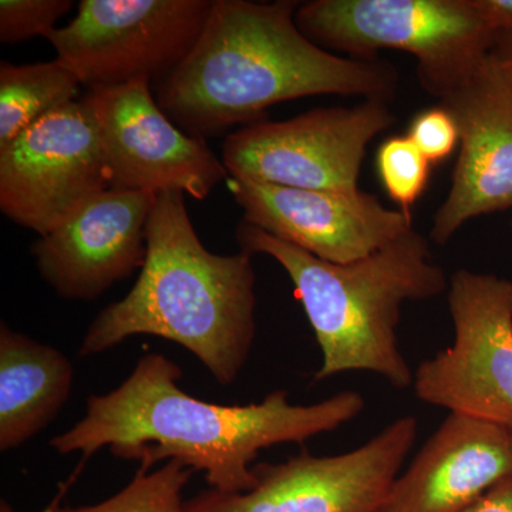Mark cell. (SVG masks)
Listing matches in <instances>:
<instances>
[{"label": "cell", "instance_id": "cell-1", "mask_svg": "<svg viewBox=\"0 0 512 512\" xmlns=\"http://www.w3.org/2000/svg\"><path fill=\"white\" fill-rule=\"evenodd\" d=\"M183 370L160 353L138 360L117 389L93 394L86 413L66 433L53 437L56 453H80L82 461L109 447L121 460L151 471L178 460L205 474L221 493H247L256 484L254 461L264 448L303 444L338 430L365 409L357 392H340L313 404H292L285 390L261 403L215 404L195 399L180 387Z\"/></svg>", "mask_w": 512, "mask_h": 512}, {"label": "cell", "instance_id": "cell-2", "mask_svg": "<svg viewBox=\"0 0 512 512\" xmlns=\"http://www.w3.org/2000/svg\"><path fill=\"white\" fill-rule=\"evenodd\" d=\"M301 2L214 0L190 55L157 86V103L175 126L207 140L264 120L282 101L319 94L390 101L399 72L383 60L335 55L296 25Z\"/></svg>", "mask_w": 512, "mask_h": 512}, {"label": "cell", "instance_id": "cell-3", "mask_svg": "<svg viewBox=\"0 0 512 512\" xmlns=\"http://www.w3.org/2000/svg\"><path fill=\"white\" fill-rule=\"evenodd\" d=\"M146 235L136 284L96 316L79 355H99L150 335L183 346L222 386L237 382L256 335L252 255L208 251L181 191L157 195Z\"/></svg>", "mask_w": 512, "mask_h": 512}, {"label": "cell", "instance_id": "cell-4", "mask_svg": "<svg viewBox=\"0 0 512 512\" xmlns=\"http://www.w3.org/2000/svg\"><path fill=\"white\" fill-rule=\"evenodd\" d=\"M235 234L241 251L271 256L291 278L322 352L315 382L372 372L396 389L413 386L397 340L403 303L427 301L447 289L426 237L412 228L366 258L333 264L248 222Z\"/></svg>", "mask_w": 512, "mask_h": 512}, {"label": "cell", "instance_id": "cell-5", "mask_svg": "<svg viewBox=\"0 0 512 512\" xmlns=\"http://www.w3.org/2000/svg\"><path fill=\"white\" fill-rule=\"evenodd\" d=\"M295 20L335 55L377 60L382 49L409 53L421 87L440 100L484 62L495 36L473 0H312L299 5Z\"/></svg>", "mask_w": 512, "mask_h": 512}, {"label": "cell", "instance_id": "cell-6", "mask_svg": "<svg viewBox=\"0 0 512 512\" xmlns=\"http://www.w3.org/2000/svg\"><path fill=\"white\" fill-rule=\"evenodd\" d=\"M214 0H82L46 36L89 92L134 82L160 86L197 45Z\"/></svg>", "mask_w": 512, "mask_h": 512}, {"label": "cell", "instance_id": "cell-7", "mask_svg": "<svg viewBox=\"0 0 512 512\" xmlns=\"http://www.w3.org/2000/svg\"><path fill=\"white\" fill-rule=\"evenodd\" d=\"M389 101L319 107L284 121L262 120L228 134L222 163L239 180L356 191L367 146L396 123Z\"/></svg>", "mask_w": 512, "mask_h": 512}, {"label": "cell", "instance_id": "cell-8", "mask_svg": "<svg viewBox=\"0 0 512 512\" xmlns=\"http://www.w3.org/2000/svg\"><path fill=\"white\" fill-rule=\"evenodd\" d=\"M453 346L413 376L421 402L512 427V281L458 269L448 288Z\"/></svg>", "mask_w": 512, "mask_h": 512}, {"label": "cell", "instance_id": "cell-9", "mask_svg": "<svg viewBox=\"0 0 512 512\" xmlns=\"http://www.w3.org/2000/svg\"><path fill=\"white\" fill-rule=\"evenodd\" d=\"M417 433L416 417L403 416L349 453L303 450L282 463L256 464L252 490L210 488L185 501V512H379Z\"/></svg>", "mask_w": 512, "mask_h": 512}, {"label": "cell", "instance_id": "cell-10", "mask_svg": "<svg viewBox=\"0 0 512 512\" xmlns=\"http://www.w3.org/2000/svg\"><path fill=\"white\" fill-rule=\"evenodd\" d=\"M106 190L99 128L83 97L47 114L0 150V210L39 237Z\"/></svg>", "mask_w": 512, "mask_h": 512}, {"label": "cell", "instance_id": "cell-11", "mask_svg": "<svg viewBox=\"0 0 512 512\" xmlns=\"http://www.w3.org/2000/svg\"><path fill=\"white\" fill-rule=\"evenodd\" d=\"M83 99L99 128L110 190L181 191L201 201L229 177L205 140L168 119L150 83L93 90Z\"/></svg>", "mask_w": 512, "mask_h": 512}, {"label": "cell", "instance_id": "cell-12", "mask_svg": "<svg viewBox=\"0 0 512 512\" xmlns=\"http://www.w3.org/2000/svg\"><path fill=\"white\" fill-rule=\"evenodd\" d=\"M460 134V153L430 239L446 245L481 215L512 208V69L493 55L440 100Z\"/></svg>", "mask_w": 512, "mask_h": 512}, {"label": "cell", "instance_id": "cell-13", "mask_svg": "<svg viewBox=\"0 0 512 512\" xmlns=\"http://www.w3.org/2000/svg\"><path fill=\"white\" fill-rule=\"evenodd\" d=\"M244 222L333 264H349L413 228L412 215L362 190H303L231 177Z\"/></svg>", "mask_w": 512, "mask_h": 512}, {"label": "cell", "instance_id": "cell-14", "mask_svg": "<svg viewBox=\"0 0 512 512\" xmlns=\"http://www.w3.org/2000/svg\"><path fill=\"white\" fill-rule=\"evenodd\" d=\"M157 195L106 190L32 245L36 268L57 295L94 301L143 268Z\"/></svg>", "mask_w": 512, "mask_h": 512}, {"label": "cell", "instance_id": "cell-15", "mask_svg": "<svg viewBox=\"0 0 512 512\" xmlns=\"http://www.w3.org/2000/svg\"><path fill=\"white\" fill-rule=\"evenodd\" d=\"M512 477V427L450 413L379 512H460Z\"/></svg>", "mask_w": 512, "mask_h": 512}, {"label": "cell", "instance_id": "cell-16", "mask_svg": "<svg viewBox=\"0 0 512 512\" xmlns=\"http://www.w3.org/2000/svg\"><path fill=\"white\" fill-rule=\"evenodd\" d=\"M74 367L60 350L0 325V451L22 447L69 400Z\"/></svg>", "mask_w": 512, "mask_h": 512}, {"label": "cell", "instance_id": "cell-17", "mask_svg": "<svg viewBox=\"0 0 512 512\" xmlns=\"http://www.w3.org/2000/svg\"><path fill=\"white\" fill-rule=\"evenodd\" d=\"M79 77L59 60L0 63V150L40 119L77 101Z\"/></svg>", "mask_w": 512, "mask_h": 512}, {"label": "cell", "instance_id": "cell-18", "mask_svg": "<svg viewBox=\"0 0 512 512\" xmlns=\"http://www.w3.org/2000/svg\"><path fill=\"white\" fill-rule=\"evenodd\" d=\"M194 474L178 460L165 461L157 470L138 468L136 476L113 497L84 507H62L59 500L43 512H185L183 491ZM0 512H18L6 500Z\"/></svg>", "mask_w": 512, "mask_h": 512}, {"label": "cell", "instance_id": "cell-19", "mask_svg": "<svg viewBox=\"0 0 512 512\" xmlns=\"http://www.w3.org/2000/svg\"><path fill=\"white\" fill-rule=\"evenodd\" d=\"M377 173L400 210L410 214L430 180L431 163L407 136L387 138L377 150Z\"/></svg>", "mask_w": 512, "mask_h": 512}, {"label": "cell", "instance_id": "cell-20", "mask_svg": "<svg viewBox=\"0 0 512 512\" xmlns=\"http://www.w3.org/2000/svg\"><path fill=\"white\" fill-rule=\"evenodd\" d=\"M73 9L72 0H2L0 42L6 45L46 37L57 20Z\"/></svg>", "mask_w": 512, "mask_h": 512}, {"label": "cell", "instance_id": "cell-21", "mask_svg": "<svg viewBox=\"0 0 512 512\" xmlns=\"http://www.w3.org/2000/svg\"><path fill=\"white\" fill-rule=\"evenodd\" d=\"M407 137L431 164L446 160L460 144L456 120L441 104L414 117Z\"/></svg>", "mask_w": 512, "mask_h": 512}, {"label": "cell", "instance_id": "cell-22", "mask_svg": "<svg viewBox=\"0 0 512 512\" xmlns=\"http://www.w3.org/2000/svg\"><path fill=\"white\" fill-rule=\"evenodd\" d=\"M460 512H512V477L495 484Z\"/></svg>", "mask_w": 512, "mask_h": 512}, {"label": "cell", "instance_id": "cell-23", "mask_svg": "<svg viewBox=\"0 0 512 512\" xmlns=\"http://www.w3.org/2000/svg\"><path fill=\"white\" fill-rule=\"evenodd\" d=\"M481 18L494 33L512 32V0H473Z\"/></svg>", "mask_w": 512, "mask_h": 512}, {"label": "cell", "instance_id": "cell-24", "mask_svg": "<svg viewBox=\"0 0 512 512\" xmlns=\"http://www.w3.org/2000/svg\"><path fill=\"white\" fill-rule=\"evenodd\" d=\"M490 53L512 69V32L495 33Z\"/></svg>", "mask_w": 512, "mask_h": 512}]
</instances>
